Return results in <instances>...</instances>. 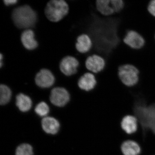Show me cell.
I'll return each mask as SVG.
<instances>
[{"instance_id":"obj_17","label":"cell","mask_w":155,"mask_h":155,"mask_svg":"<svg viewBox=\"0 0 155 155\" xmlns=\"http://www.w3.org/2000/svg\"><path fill=\"white\" fill-rule=\"evenodd\" d=\"M16 105L20 111L26 112L31 108L32 102L28 96L20 93L16 97Z\"/></svg>"},{"instance_id":"obj_8","label":"cell","mask_w":155,"mask_h":155,"mask_svg":"<svg viewBox=\"0 0 155 155\" xmlns=\"http://www.w3.org/2000/svg\"><path fill=\"white\" fill-rule=\"evenodd\" d=\"M36 85L41 88H48L52 86L55 82V78L48 69H42L35 75Z\"/></svg>"},{"instance_id":"obj_13","label":"cell","mask_w":155,"mask_h":155,"mask_svg":"<svg viewBox=\"0 0 155 155\" xmlns=\"http://www.w3.org/2000/svg\"><path fill=\"white\" fill-rule=\"evenodd\" d=\"M122 129L127 134L135 133L137 129V119L134 116H126L122 119L121 123Z\"/></svg>"},{"instance_id":"obj_11","label":"cell","mask_w":155,"mask_h":155,"mask_svg":"<svg viewBox=\"0 0 155 155\" xmlns=\"http://www.w3.org/2000/svg\"><path fill=\"white\" fill-rule=\"evenodd\" d=\"M21 41L23 46L28 50L35 49L38 43L34 38V33L30 29H26L21 34Z\"/></svg>"},{"instance_id":"obj_5","label":"cell","mask_w":155,"mask_h":155,"mask_svg":"<svg viewBox=\"0 0 155 155\" xmlns=\"http://www.w3.org/2000/svg\"><path fill=\"white\" fill-rule=\"evenodd\" d=\"M50 99L51 103L55 106L62 107L66 105L69 101L70 96L66 89L55 87L51 91Z\"/></svg>"},{"instance_id":"obj_18","label":"cell","mask_w":155,"mask_h":155,"mask_svg":"<svg viewBox=\"0 0 155 155\" xmlns=\"http://www.w3.org/2000/svg\"><path fill=\"white\" fill-rule=\"evenodd\" d=\"M11 97V89L7 85L1 84L0 85V104L4 105L10 101Z\"/></svg>"},{"instance_id":"obj_14","label":"cell","mask_w":155,"mask_h":155,"mask_svg":"<svg viewBox=\"0 0 155 155\" xmlns=\"http://www.w3.org/2000/svg\"><path fill=\"white\" fill-rule=\"evenodd\" d=\"M92 47V41L88 35L82 34L78 37L75 47L81 53H86L91 49Z\"/></svg>"},{"instance_id":"obj_22","label":"cell","mask_w":155,"mask_h":155,"mask_svg":"<svg viewBox=\"0 0 155 155\" xmlns=\"http://www.w3.org/2000/svg\"><path fill=\"white\" fill-rule=\"evenodd\" d=\"M147 10L150 14L155 17V0H150Z\"/></svg>"},{"instance_id":"obj_16","label":"cell","mask_w":155,"mask_h":155,"mask_svg":"<svg viewBox=\"0 0 155 155\" xmlns=\"http://www.w3.org/2000/svg\"><path fill=\"white\" fill-rule=\"evenodd\" d=\"M121 148L124 155H139L141 152V149L138 143L132 140L123 142Z\"/></svg>"},{"instance_id":"obj_9","label":"cell","mask_w":155,"mask_h":155,"mask_svg":"<svg viewBox=\"0 0 155 155\" xmlns=\"http://www.w3.org/2000/svg\"><path fill=\"white\" fill-rule=\"evenodd\" d=\"M79 65L77 59L72 56H67L61 60L60 69L61 72L67 76H70L77 72V67Z\"/></svg>"},{"instance_id":"obj_1","label":"cell","mask_w":155,"mask_h":155,"mask_svg":"<svg viewBox=\"0 0 155 155\" xmlns=\"http://www.w3.org/2000/svg\"><path fill=\"white\" fill-rule=\"evenodd\" d=\"M134 111L143 133L150 130L155 134V104L147 106L144 100L138 99L134 104Z\"/></svg>"},{"instance_id":"obj_12","label":"cell","mask_w":155,"mask_h":155,"mask_svg":"<svg viewBox=\"0 0 155 155\" xmlns=\"http://www.w3.org/2000/svg\"><path fill=\"white\" fill-rule=\"evenodd\" d=\"M43 129L47 133L55 134L58 133L60 128V123L53 117H46L41 121Z\"/></svg>"},{"instance_id":"obj_10","label":"cell","mask_w":155,"mask_h":155,"mask_svg":"<svg viewBox=\"0 0 155 155\" xmlns=\"http://www.w3.org/2000/svg\"><path fill=\"white\" fill-rule=\"evenodd\" d=\"M96 77L91 72H87L79 78L78 84L79 88L86 91H90L96 86Z\"/></svg>"},{"instance_id":"obj_15","label":"cell","mask_w":155,"mask_h":155,"mask_svg":"<svg viewBox=\"0 0 155 155\" xmlns=\"http://www.w3.org/2000/svg\"><path fill=\"white\" fill-rule=\"evenodd\" d=\"M95 6L97 11L105 17H109L115 14L111 5L110 0H97Z\"/></svg>"},{"instance_id":"obj_24","label":"cell","mask_w":155,"mask_h":155,"mask_svg":"<svg viewBox=\"0 0 155 155\" xmlns=\"http://www.w3.org/2000/svg\"><path fill=\"white\" fill-rule=\"evenodd\" d=\"M2 54H0V67H2Z\"/></svg>"},{"instance_id":"obj_2","label":"cell","mask_w":155,"mask_h":155,"mask_svg":"<svg viewBox=\"0 0 155 155\" xmlns=\"http://www.w3.org/2000/svg\"><path fill=\"white\" fill-rule=\"evenodd\" d=\"M11 17L14 25L20 29H28L33 27L37 19L35 11L27 5L14 9Z\"/></svg>"},{"instance_id":"obj_20","label":"cell","mask_w":155,"mask_h":155,"mask_svg":"<svg viewBox=\"0 0 155 155\" xmlns=\"http://www.w3.org/2000/svg\"><path fill=\"white\" fill-rule=\"evenodd\" d=\"M35 113L38 116L41 117H45L49 112V108L46 103L44 102L39 103L35 108Z\"/></svg>"},{"instance_id":"obj_21","label":"cell","mask_w":155,"mask_h":155,"mask_svg":"<svg viewBox=\"0 0 155 155\" xmlns=\"http://www.w3.org/2000/svg\"><path fill=\"white\" fill-rule=\"evenodd\" d=\"M110 2L115 14L120 13L125 7L124 0H110Z\"/></svg>"},{"instance_id":"obj_4","label":"cell","mask_w":155,"mask_h":155,"mask_svg":"<svg viewBox=\"0 0 155 155\" xmlns=\"http://www.w3.org/2000/svg\"><path fill=\"white\" fill-rule=\"evenodd\" d=\"M139 70L135 66L125 64L119 68L118 75L123 84L127 87H133L139 81Z\"/></svg>"},{"instance_id":"obj_6","label":"cell","mask_w":155,"mask_h":155,"mask_svg":"<svg viewBox=\"0 0 155 155\" xmlns=\"http://www.w3.org/2000/svg\"><path fill=\"white\" fill-rule=\"evenodd\" d=\"M85 64L87 70L93 73L98 74L105 68L106 61L102 56L94 54L87 58Z\"/></svg>"},{"instance_id":"obj_23","label":"cell","mask_w":155,"mask_h":155,"mask_svg":"<svg viewBox=\"0 0 155 155\" xmlns=\"http://www.w3.org/2000/svg\"><path fill=\"white\" fill-rule=\"evenodd\" d=\"M4 2L6 6H9L10 5H14L17 2V0H5Z\"/></svg>"},{"instance_id":"obj_7","label":"cell","mask_w":155,"mask_h":155,"mask_svg":"<svg viewBox=\"0 0 155 155\" xmlns=\"http://www.w3.org/2000/svg\"><path fill=\"white\" fill-rule=\"evenodd\" d=\"M125 44L134 50L142 48L145 44V41L143 37L137 31L129 30L123 39Z\"/></svg>"},{"instance_id":"obj_19","label":"cell","mask_w":155,"mask_h":155,"mask_svg":"<svg viewBox=\"0 0 155 155\" xmlns=\"http://www.w3.org/2000/svg\"><path fill=\"white\" fill-rule=\"evenodd\" d=\"M33 149L30 145L24 143L20 145L16 149V155H33Z\"/></svg>"},{"instance_id":"obj_3","label":"cell","mask_w":155,"mask_h":155,"mask_svg":"<svg viewBox=\"0 0 155 155\" xmlns=\"http://www.w3.org/2000/svg\"><path fill=\"white\" fill-rule=\"evenodd\" d=\"M69 10L68 4L64 0H52L47 4L45 14L51 22H58L68 14Z\"/></svg>"}]
</instances>
